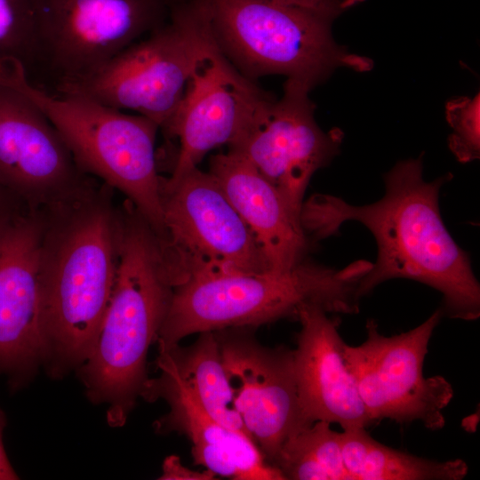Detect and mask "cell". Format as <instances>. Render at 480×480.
<instances>
[{"instance_id": "obj_1", "label": "cell", "mask_w": 480, "mask_h": 480, "mask_svg": "<svg viewBox=\"0 0 480 480\" xmlns=\"http://www.w3.org/2000/svg\"><path fill=\"white\" fill-rule=\"evenodd\" d=\"M422 157L397 162L384 175V195L374 203L354 205L338 196H313L303 203L301 223L313 241L339 233L351 220L372 233L377 258L359 282L360 299L388 280L411 279L442 294L444 314L476 320L480 284L468 253L451 236L439 207L440 190L452 175L425 180Z\"/></svg>"}, {"instance_id": "obj_2", "label": "cell", "mask_w": 480, "mask_h": 480, "mask_svg": "<svg viewBox=\"0 0 480 480\" xmlns=\"http://www.w3.org/2000/svg\"><path fill=\"white\" fill-rule=\"evenodd\" d=\"M114 189L97 180L78 196L43 208V367L52 379L91 355L119 262L122 212Z\"/></svg>"}, {"instance_id": "obj_3", "label": "cell", "mask_w": 480, "mask_h": 480, "mask_svg": "<svg viewBox=\"0 0 480 480\" xmlns=\"http://www.w3.org/2000/svg\"><path fill=\"white\" fill-rule=\"evenodd\" d=\"M121 206L122 241L110 299L93 349L76 371L87 398L106 404L107 421L123 427L148 379L147 356L177 285L164 245L134 205Z\"/></svg>"}, {"instance_id": "obj_4", "label": "cell", "mask_w": 480, "mask_h": 480, "mask_svg": "<svg viewBox=\"0 0 480 480\" xmlns=\"http://www.w3.org/2000/svg\"><path fill=\"white\" fill-rule=\"evenodd\" d=\"M371 266L359 260L335 268L308 260L283 272L193 276L174 288L156 341L158 348H168L193 333L297 319L309 305L327 313H356L358 284Z\"/></svg>"}, {"instance_id": "obj_5", "label": "cell", "mask_w": 480, "mask_h": 480, "mask_svg": "<svg viewBox=\"0 0 480 480\" xmlns=\"http://www.w3.org/2000/svg\"><path fill=\"white\" fill-rule=\"evenodd\" d=\"M0 80L29 97L55 126L79 168L122 192L166 244L156 157L159 126L92 99L56 93L32 83L23 65L0 66Z\"/></svg>"}, {"instance_id": "obj_6", "label": "cell", "mask_w": 480, "mask_h": 480, "mask_svg": "<svg viewBox=\"0 0 480 480\" xmlns=\"http://www.w3.org/2000/svg\"><path fill=\"white\" fill-rule=\"evenodd\" d=\"M215 46L243 76L268 75L311 90L338 68L358 72L372 61L339 45L332 20L274 0H197Z\"/></svg>"}, {"instance_id": "obj_7", "label": "cell", "mask_w": 480, "mask_h": 480, "mask_svg": "<svg viewBox=\"0 0 480 480\" xmlns=\"http://www.w3.org/2000/svg\"><path fill=\"white\" fill-rule=\"evenodd\" d=\"M213 47L197 0H170L168 19L91 76L52 91L132 110L164 131Z\"/></svg>"}, {"instance_id": "obj_8", "label": "cell", "mask_w": 480, "mask_h": 480, "mask_svg": "<svg viewBox=\"0 0 480 480\" xmlns=\"http://www.w3.org/2000/svg\"><path fill=\"white\" fill-rule=\"evenodd\" d=\"M30 70L52 90L80 81L166 21L170 0H28Z\"/></svg>"}, {"instance_id": "obj_9", "label": "cell", "mask_w": 480, "mask_h": 480, "mask_svg": "<svg viewBox=\"0 0 480 480\" xmlns=\"http://www.w3.org/2000/svg\"><path fill=\"white\" fill-rule=\"evenodd\" d=\"M168 252L186 281L199 274L270 271L257 239L216 179L198 167L161 178Z\"/></svg>"}, {"instance_id": "obj_10", "label": "cell", "mask_w": 480, "mask_h": 480, "mask_svg": "<svg viewBox=\"0 0 480 480\" xmlns=\"http://www.w3.org/2000/svg\"><path fill=\"white\" fill-rule=\"evenodd\" d=\"M443 315L437 309L417 327L393 336L382 335L369 319L366 340L356 347L345 343L347 366L372 422L420 421L431 430L444 426L443 411L453 396L452 387L442 376L423 375L428 343Z\"/></svg>"}, {"instance_id": "obj_11", "label": "cell", "mask_w": 480, "mask_h": 480, "mask_svg": "<svg viewBox=\"0 0 480 480\" xmlns=\"http://www.w3.org/2000/svg\"><path fill=\"white\" fill-rule=\"evenodd\" d=\"M306 84L286 80L279 100L268 98L228 147L249 161L301 215L313 175L340 153L343 132H324L316 122L315 105Z\"/></svg>"}, {"instance_id": "obj_12", "label": "cell", "mask_w": 480, "mask_h": 480, "mask_svg": "<svg viewBox=\"0 0 480 480\" xmlns=\"http://www.w3.org/2000/svg\"><path fill=\"white\" fill-rule=\"evenodd\" d=\"M43 209L0 213V376L11 391L28 385L42 366Z\"/></svg>"}, {"instance_id": "obj_13", "label": "cell", "mask_w": 480, "mask_h": 480, "mask_svg": "<svg viewBox=\"0 0 480 480\" xmlns=\"http://www.w3.org/2000/svg\"><path fill=\"white\" fill-rule=\"evenodd\" d=\"M97 180L79 168L45 113L0 80V185L23 205L40 210L78 196Z\"/></svg>"}, {"instance_id": "obj_14", "label": "cell", "mask_w": 480, "mask_h": 480, "mask_svg": "<svg viewBox=\"0 0 480 480\" xmlns=\"http://www.w3.org/2000/svg\"><path fill=\"white\" fill-rule=\"evenodd\" d=\"M253 327L213 331L235 406L250 436L273 466L284 442L306 428L300 408L293 349L268 348Z\"/></svg>"}, {"instance_id": "obj_15", "label": "cell", "mask_w": 480, "mask_h": 480, "mask_svg": "<svg viewBox=\"0 0 480 480\" xmlns=\"http://www.w3.org/2000/svg\"><path fill=\"white\" fill-rule=\"evenodd\" d=\"M269 97L214 47L165 130L179 141L171 176L196 167L212 149L235 143Z\"/></svg>"}, {"instance_id": "obj_16", "label": "cell", "mask_w": 480, "mask_h": 480, "mask_svg": "<svg viewBox=\"0 0 480 480\" xmlns=\"http://www.w3.org/2000/svg\"><path fill=\"white\" fill-rule=\"evenodd\" d=\"M297 320L300 331L293 359L305 425L322 420L348 429L372 424L346 364L339 324L325 310L312 305L301 308Z\"/></svg>"}, {"instance_id": "obj_17", "label": "cell", "mask_w": 480, "mask_h": 480, "mask_svg": "<svg viewBox=\"0 0 480 480\" xmlns=\"http://www.w3.org/2000/svg\"><path fill=\"white\" fill-rule=\"evenodd\" d=\"M156 364L160 375L148 379L140 396L149 402L161 398L168 404V413L156 423L158 432L177 431L187 436L192 442L195 464L216 476L235 480H284L250 436L221 426L207 413L164 357L158 355Z\"/></svg>"}, {"instance_id": "obj_18", "label": "cell", "mask_w": 480, "mask_h": 480, "mask_svg": "<svg viewBox=\"0 0 480 480\" xmlns=\"http://www.w3.org/2000/svg\"><path fill=\"white\" fill-rule=\"evenodd\" d=\"M260 244L270 271L283 272L308 260L313 240L279 190L240 154L210 159L208 171Z\"/></svg>"}, {"instance_id": "obj_19", "label": "cell", "mask_w": 480, "mask_h": 480, "mask_svg": "<svg viewBox=\"0 0 480 480\" xmlns=\"http://www.w3.org/2000/svg\"><path fill=\"white\" fill-rule=\"evenodd\" d=\"M341 451L351 480H461L468 474L462 460L436 461L388 447L365 428L340 432Z\"/></svg>"}, {"instance_id": "obj_20", "label": "cell", "mask_w": 480, "mask_h": 480, "mask_svg": "<svg viewBox=\"0 0 480 480\" xmlns=\"http://www.w3.org/2000/svg\"><path fill=\"white\" fill-rule=\"evenodd\" d=\"M198 334L191 346L181 348L176 344L168 348H158V355L172 364L213 420L228 429L250 436L236 409L214 332Z\"/></svg>"}, {"instance_id": "obj_21", "label": "cell", "mask_w": 480, "mask_h": 480, "mask_svg": "<svg viewBox=\"0 0 480 480\" xmlns=\"http://www.w3.org/2000/svg\"><path fill=\"white\" fill-rule=\"evenodd\" d=\"M316 421L292 435L273 463L284 480H351L345 466L340 433Z\"/></svg>"}, {"instance_id": "obj_22", "label": "cell", "mask_w": 480, "mask_h": 480, "mask_svg": "<svg viewBox=\"0 0 480 480\" xmlns=\"http://www.w3.org/2000/svg\"><path fill=\"white\" fill-rule=\"evenodd\" d=\"M32 57V20L28 0H0V64L18 60L28 74Z\"/></svg>"}, {"instance_id": "obj_23", "label": "cell", "mask_w": 480, "mask_h": 480, "mask_svg": "<svg viewBox=\"0 0 480 480\" xmlns=\"http://www.w3.org/2000/svg\"><path fill=\"white\" fill-rule=\"evenodd\" d=\"M445 117L452 132L448 137V147L462 164L480 157V95L473 98L460 96L445 105Z\"/></svg>"}, {"instance_id": "obj_24", "label": "cell", "mask_w": 480, "mask_h": 480, "mask_svg": "<svg viewBox=\"0 0 480 480\" xmlns=\"http://www.w3.org/2000/svg\"><path fill=\"white\" fill-rule=\"evenodd\" d=\"M278 3L305 9L331 20L364 0H274Z\"/></svg>"}, {"instance_id": "obj_25", "label": "cell", "mask_w": 480, "mask_h": 480, "mask_svg": "<svg viewBox=\"0 0 480 480\" xmlns=\"http://www.w3.org/2000/svg\"><path fill=\"white\" fill-rule=\"evenodd\" d=\"M162 480H212L216 475L209 469L195 471L183 466L177 455L167 456L162 466Z\"/></svg>"}, {"instance_id": "obj_26", "label": "cell", "mask_w": 480, "mask_h": 480, "mask_svg": "<svg viewBox=\"0 0 480 480\" xmlns=\"http://www.w3.org/2000/svg\"><path fill=\"white\" fill-rule=\"evenodd\" d=\"M5 425V414L0 408V480H15L19 479L20 477L7 457L3 441V434Z\"/></svg>"}, {"instance_id": "obj_27", "label": "cell", "mask_w": 480, "mask_h": 480, "mask_svg": "<svg viewBox=\"0 0 480 480\" xmlns=\"http://www.w3.org/2000/svg\"><path fill=\"white\" fill-rule=\"evenodd\" d=\"M5 188L0 185V213L22 206ZM25 206V205H24Z\"/></svg>"}]
</instances>
